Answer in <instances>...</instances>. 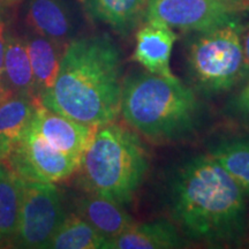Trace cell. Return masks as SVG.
Masks as SVG:
<instances>
[{"label": "cell", "instance_id": "d4e9b609", "mask_svg": "<svg viewBox=\"0 0 249 249\" xmlns=\"http://www.w3.org/2000/svg\"><path fill=\"white\" fill-rule=\"evenodd\" d=\"M7 93H6V91L4 90V88H2L1 85H0V101H2V99L7 97Z\"/></svg>", "mask_w": 249, "mask_h": 249}, {"label": "cell", "instance_id": "2e32d148", "mask_svg": "<svg viewBox=\"0 0 249 249\" xmlns=\"http://www.w3.org/2000/svg\"><path fill=\"white\" fill-rule=\"evenodd\" d=\"M4 89L7 95H26L38 98L27 43L18 37H6Z\"/></svg>", "mask_w": 249, "mask_h": 249}, {"label": "cell", "instance_id": "44dd1931", "mask_svg": "<svg viewBox=\"0 0 249 249\" xmlns=\"http://www.w3.org/2000/svg\"><path fill=\"white\" fill-rule=\"evenodd\" d=\"M231 116L249 126V80L227 104Z\"/></svg>", "mask_w": 249, "mask_h": 249}, {"label": "cell", "instance_id": "7402d4cb", "mask_svg": "<svg viewBox=\"0 0 249 249\" xmlns=\"http://www.w3.org/2000/svg\"><path fill=\"white\" fill-rule=\"evenodd\" d=\"M242 50H244V81L249 80V27L242 31Z\"/></svg>", "mask_w": 249, "mask_h": 249}, {"label": "cell", "instance_id": "e0dca14e", "mask_svg": "<svg viewBox=\"0 0 249 249\" xmlns=\"http://www.w3.org/2000/svg\"><path fill=\"white\" fill-rule=\"evenodd\" d=\"M26 43L39 98L43 92L53 87L57 80L62 57L58 48L60 44L37 34Z\"/></svg>", "mask_w": 249, "mask_h": 249}, {"label": "cell", "instance_id": "7a4b0ae2", "mask_svg": "<svg viewBox=\"0 0 249 249\" xmlns=\"http://www.w3.org/2000/svg\"><path fill=\"white\" fill-rule=\"evenodd\" d=\"M123 54L108 35L71 40L62 53L53 87L40 104L92 127L113 123L120 113Z\"/></svg>", "mask_w": 249, "mask_h": 249}, {"label": "cell", "instance_id": "3957f363", "mask_svg": "<svg viewBox=\"0 0 249 249\" xmlns=\"http://www.w3.org/2000/svg\"><path fill=\"white\" fill-rule=\"evenodd\" d=\"M120 113L134 132L152 142L186 139L200 126L201 104L178 77L134 71L124 79Z\"/></svg>", "mask_w": 249, "mask_h": 249}, {"label": "cell", "instance_id": "277c9868", "mask_svg": "<svg viewBox=\"0 0 249 249\" xmlns=\"http://www.w3.org/2000/svg\"><path fill=\"white\" fill-rule=\"evenodd\" d=\"M150 166L141 139L114 123L98 127L77 167V181L88 194L120 205L134 200Z\"/></svg>", "mask_w": 249, "mask_h": 249}, {"label": "cell", "instance_id": "4fadbf2b", "mask_svg": "<svg viewBox=\"0 0 249 249\" xmlns=\"http://www.w3.org/2000/svg\"><path fill=\"white\" fill-rule=\"evenodd\" d=\"M75 213L90 224L107 240L116 238L135 224L123 205L93 194L77 198Z\"/></svg>", "mask_w": 249, "mask_h": 249}, {"label": "cell", "instance_id": "9a60e30c", "mask_svg": "<svg viewBox=\"0 0 249 249\" xmlns=\"http://www.w3.org/2000/svg\"><path fill=\"white\" fill-rule=\"evenodd\" d=\"M82 5L90 20L127 36L145 18L148 0H82Z\"/></svg>", "mask_w": 249, "mask_h": 249}, {"label": "cell", "instance_id": "484cf974", "mask_svg": "<svg viewBox=\"0 0 249 249\" xmlns=\"http://www.w3.org/2000/svg\"><path fill=\"white\" fill-rule=\"evenodd\" d=\"M245 1H246V2H247V4H248V6H249V0H245Z\"/></svg>", "mask_w": 249, "mask_h": 249}, {"label": "cell", "instance_id": "603a6c76", "mask_svg": "<svg viewBox=\"0 0 249 249\" xmlns=\"http://www.w3.org/2000/svg\"><path fill=\"white\" fill-rule=\"evenodd\" d=\"M6 49V37H5V23L0 21V85L4 88V59ZM5 90V89H4ZM7 93V92H6Z\"/></svg>", "mask_w": 249, "mask_h": 249}, {"label": "cell", "instance_id": "ffe728a7", "mask_svg": "<svg viewBox=\"0 0 249 249\" xmlns=\"http://www.w3.org/2000/svg\"><path fill=\"white\" fill-rule=\"evenodd\" d=\"M209 155L249 197V138L220 142L211 148Z\"/></svg>", "mask_w": 249, "mask_h": 249}, {"label": "cell", "instance_id": "ac0fdd59", "mask_svg": "<svg viewBox=\"0 0 249 249\" xmlns=\"http://www.w3.org/2000/svg\"><path fill=\"white\" fill-rule=\"evenodd\" d=\"M23 182L0 161V242L11 240L17 231Z\"/></svg>", "mask_w": 249, "mask_h": 249}, {"label": "cell", "instance_id": "8992f818", "mask_svg": "<svg viewBox=\"0 0 249 249\" xmlns=\"http://www.w3.org/2000/svg\"><path fill=\"white\" fill-rule=\"evenodd\" d=\"M65 216L61 195L53 183L24 181L18 227L11 242L18 248H46Z\"/></svg>", "mask_w": 249, "mask_h": 249}, {"label": "cell", "instance_id": "8fae6325", "mask_svg": "<svg viewBox=\"0 0 249 249\" xmlns=\"http://www.w3.org/2000/svg\"><path fill=\"white\" fill-rule=\"evenodd\" d=\"M185 240L169 220L134 224L116 238L105 241L104 249H173L181 248Z\"/></svg>", "mask_w": 249, "mask_h": 249}, {"label": "cell", "instance_id": "7c38bea8", "mask_svg": "<svg viewBox=\"0 0 249 249\" xmlns=\"http://www.w3.org/2000/svg\"><path fill=\"white\" fill-rule=\"evenodd\" d=\"M27 22L37 35L58 44L73 40L74 17L64 0H30Z\"/></svg>", "mask_w": 249, "mask_h": 249}, {"label": "cell", "instance_id": "6da1fadb", "mask_svg": "<svg viewBox=\"0 0 249 249\" xmlns=\"http://www.w3.org/2000/svg\"><path fill=\"white\" fill-rule=\"evenodd\" d=\"M235 180L211 156L186 160L171 173L167 204L186 239L211 246L239 244L247 232V203Z\"/></svg>", "mask_w": 249, "mask_h": 249}, {"label": "cell", "instance_id": "cb8c5ba5", "mask_svg": "<svg viewBox=\"0 0 249 249\" xmlns=\"http://www.w3.org/2000/svg\"><path fill=\"white\" fill-rule=\"evenodd\" d=\"M219 1L233 8L235 12H240L242 9H249V6L245 0H219Z\"/></svg>", "mask_w": 249, "mask_h": 249}, {"label": "cell", "instance_id": "5bb4252c", "mask_svg": "<svg viewBox=\"0 0 249 249\" xmlns=\"http://www.w3.org/2000/svg\"><path fill=\"white\" fill-rule=\"evenodd\" d=\"M38 99L26 95H8L0 101V161L5 163L35 117Z\"/></svg>", "mask_w": 249, "mask_h": 249}, {"label": "cell", "instance_id": "d6986e66", "mask_svg": "<svg viewBox=\"0 0 249 249\" xmlns=\"http://www.w3.org/2000/svg\"><path fill=\"white\" fill-rule=\"evenodd\" d=\"M107 239L75 213L65 216L46 248L97 249L104 247Z\"/></svg>", "mask_w": 249, "mask_h": 249}, {"label": "cell", "instance_id": "9c48e42d", "mask_svg": "<svg viewBox=\"0 0 249 249\" xmlns=\"http://www.w3.org/2000/svg\"><path fill=\"white\" fill-rule=\"evenodd\" d=\"M36 129L52 147L73 157L79 158L85 154L98 127L88 126L66 116L50 110L39 99L36 105L33 120Z\"/></svg>", "mask_w": 249, "mask_h": 249}, {"label": "cell", "instance_id": "5b68a950", "mask_svg": "<svg viewBox=\"0 0 249 249\" xmlns=\"http://www.w3.org/2000/svg\"><path fill=\"white\" fill-rule=\"evenodd\" d=\"M242 28L235 18L203 31L187 51V74L195 89L204 95L229 91L244 82Z\"/></svg>", "mask_w": 249, "mask_h": 249}, {"label": "cell", "instance_id": "52a82bcc", "mask_svg": "<svg viewBox=\"0 0 249 249\" xmlns=\"http://www.w3.org/2000/svg\"><path fill=\"white\" fill-rule=\"evenodd\" d=\"M5 161L6 166L23 181L51 183L70 178L80 165L79 158L52 147L38 133L34 123Z\"/></svg>", "mask_w": 249, "mask_h": 249}, {"label": "cell", "instance_id": "ba28073f", "mask_svg": "<svg viewBox=\"0 0 249 249\" xmlns=\"http://www.w3.org/2000/svg\"><path fill=\"white\" fill-rule=\"evenodd\" d=\"M236 12L219 0H148L145 18L183 31H203L223 26Z\"/></svg>", "mask_w": 249, "mask_h": 249}, {"label": "cell", "instance_id": "30bf717a", "mask_svg": "<svg viewBox=\"0 0 249 249\" xmlns=\"http://www.w3.org/2000/svg\"><path fill=\"white\" fill-rule=\"evenodd\" d=\"M176 39V33L170 26L154 18H145V23L136 33V45L132 60L141 65L149 73L177 79L170 67Z\"/></svg>", "mask_w": 249, "mask_h": 249}]
</instances>
